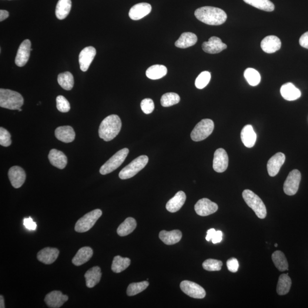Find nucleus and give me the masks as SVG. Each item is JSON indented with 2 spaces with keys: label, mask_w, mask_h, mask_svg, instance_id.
Here are the masks:
<instances>
[{
  "label": "nucleus",
  "mask_w": 308,
  "mask_h": 308,
  "mask_svg": "<svg viewBox=\"0 0 308 308\" xmlns=\"http://www.w3.org/2000/svg\"><path fill=\"white\" fill-rule=\"evenodd\" d=\"M8 176L11 185L15 189L21 187L26 180L25 171L19 166L11 167L9 170Z\"/></svg>",
  "instance_id": "obj_15"
},
{
  "label": "nucleus",
  "mask_w": 308,
  "mask_h": 308,
  "mask_svg": "<svg viewBox=\"0 0 308 308\" xmlns=\"http://www.w3.org/2000/svg\"><path fill=\"white\" fill-rule=\"evenodd\" d=\"M241 139L244 146L248 148L254 146L256 141V134L252 126L248 125L243 127L241 132Z\"/></svg>",
  "instance_id": "obj_28"
},
{
  "label": "nucleus",
  "mask_w": 308,
  "mask_h": 308,
  "mask_svg": "<svg viewBox=\"0 0 308 308\" xmlns=\"http://www.w3.org/2000/svg\"><path fill=\"white\" fill-rule=\"evenodd\" d=\"M223 239V232L221 231H216L215 235L213 236L212 241L213 244L219 243L222 242Z\"/></svg>",
  "instance_id": "obj_50"
},
{
  "label": "nucleus",
  "mask_w": 308,
  "mask_h": 308,
  "mask_svg": "<svg viewBox=\"0 0 308 308\" xmlns=\"http://www.w3.org/2000/svg\"><path fill=\"white\" fill-rule=\"evenodd\" d=\"M229 166V156L223 149H218L214 154L213 169L216 172L222 173L227 169Z\"/></svg>",
  "instance_id": "obj_13"
},
{
  "label": "nucleus",
  "mask_w": 308,
  "mask_h": 308,
  "mask_svg": "<svg viewBox=\"0 0 308 308\" xmlns=\"http://www.w3.org/2000/svg\"><path fill=\"white\" fill-rule=\"evenodd\" d=\"M244 75L247 81L250 86H256L260 83L261 76L260 73L255 69L248 68L244 72Z\"/></svg>",
  "instance_id": "obj_39"
},
{
  "label": "nucleus",
  "mask_w": 308,
  "mask_h": 308,
  "mask_svg": "<svg viewBox=\"0 0 308 308\" xmlns=\"http://www.w3.org/2000/svg\"><path fill=\"white\" fill-rule=\"evenodd\" d=\"M285 160L286 156L282 153H278L271 157L267 163V170L270 176L273 177L277 175Z\"/></svg>",
  "instance_id": "obj_18"
},
{
  "label": "nucleus",
  "mask_w": 308,
  "mask_h": 308,
  "mask_svg": "<svg viewBox=\"0 0 308 308\" xmlns=\"http://www.w3.org/2000/svg\"><path fill=\"white\" fill-rule=\"evenodd\" d=\"M186 200V193L182 191L177 192L172 199H171L166 204V209L169 212L174 213L178 212L185 203Z\"/></svg>",
  "instance_id": "obj_24"
},
{
  "label": "nucleus",
  "mask_w": 308,
  "mask_h": 308,
  "mask_svg": "<svg viewBox=\"0 0 308 308\" xmlns=\"http://www.w3.org/2000/svg\"><path fill=\"white\" fill-rule=\"evenodd\" d=\"M197 38L196 35L191 32L183 33L175 42L177 48L185 49L195 45Z\"/></svg>",
  "instance_id": "obj_30"
},
{
  "label": "nucleus",
  "mask_w": 308,
  "mask_h": 308,
  "mask_svg": "<svg viewBox=\"0 0 308 308\" xmlns=\"http://www.w3.org/2000/svg\"><path fill=\"white\" fill-rule=\"evenodd\" d=\"M292 280L289 274H283L280 276L277 286V293L280 296L285 295L289 292Z\"/></svg>",
  "instance_id": "obj_32"
},
{
  "label": "nucleus",
  "mask_w": 308,
  "mask_h": 308,
  "mask_svg": "<svg viewBox=\"0 0 308 308\" xmlns=\"http://www.w3.org/2000/svg\"><path fill=\"white\" fill-rule=\"evenodd\" d=\"M131 260L127 257L116 256L113 259L112 270L114 272L119 273L123 272L129 267Z\"/></svg>",
  "instance_id": "obj_36"
},
{
  "label": "nucleus",
  "mask_w": 308,
  "mask_h": 308,
  "mask_svg": "<svg viewBox=\"0 0 308 308\" xmlns=\"http://www.w3.org/2000/svg\"><path fill=\"white\" fill-rule=\"evenodd\" d=\"M211 79V73L204 71L200 74L195 81V86L197 89H202L209 84Z\"/></svg>",
  "instance_id": "obj_42"
},
{
  "label": "nucleus",
  "mask_w": 308,
  "mask_h": 308,
  "mask_svg": "<svg viewBox=\"0 0 308 308\" xmlns=\"http://www.w3.org/2000/svg\"><path fill=\"white\" fill-rule=\"evenodd\" d=\"M247 4L266 12H272L274 5L270 0H243Z\"/></svg>",
  "instance_id": "obj_37"
},
{
  "label": "nucleus",
  "mask_w": 308,
  "mask_h": 308,
  "mask_svg": "<svg viewBox=\"0 0 308 308\" xmlns=\"http://www.w3.org/2000/svg\"><path fill=\"white\" fill-rule=\"evenodd\" d=\"M300 45L304 48L308 49V32L301 36L299 40Z\"/></svg>",
  "instance_id": "obj_49"
},
{
  "label": "nucleus",
  "mask_w": 308,
  "mask_h": 308,
  "mask_svg": "<svg viewBox=\"0 0 308 308\" xmlns=\"http://www.w3.org/2000/svg\"><path fill=\"white\" fill-rule=\"evenodd\" d=\"M301 179V173L298 170H293L287 177L284 184V192L287 195H295L299 190Z\"/></svg>",
  "instance_id": "obj_9"
},
{
  "label": "nucleus",
  "mask_w": 308,
  "mask_h": 308,
  "mask_svg": "<svg viewBox=\"0 0 308 308\" xmlns=\"http://www.w3.org/2000/svg\"><path fill=\"white\" fill-rule=\"evenodd\" d=\"M5 307L4 297L1 295L0 296V308H4Z\"/></svg>",
  "instance_id": "obj_53"
},
{
  "label": "nucleus",
  "mask_w": 308,
  "mask_h": 308,
  "mask_svg": "<svg viewBox=\"0 0 308 308\" xmlns=\"http://www.w3.org/2000/svg\"><path fill=\"white\" fill-rule=\"evenodd\" d=\"M242 195L247 205L253 211L257 216L261 219H265L267 214V209L260 197L250 190H244Z\"/></svg>",
  "instance_id": "obj_4"
},
{
  "label": "nucleus",
  "mask_w": 308,
  "mask_h": 308,
  "mask_svg": "<svg viewBox=\"0 0 308 308\" xmlns=\"http://www.w3.org/2000/svg\"><path fill=\"white\" fill-rule=\"evenodd\" d=\"M18 110H19V112H21L22 111V109H19Z\"/></svg>",
  "instance_id": "obj_54"
},
{
  "label": "nucleus",
  "mask_w": 308,
  "mask_h": 308,
  "mask_svg": "<svg viewBox=\"0 0 308 308\" xmlns=\"http://www.w3.org/2000/svg\"><path fill=\"white\" fill-rule=\"evenodd\" d=\"M218 210V206L207 198L200 199L195 205V210L197 215L207 216L216 212Z\"/></svg>",
  "instance_id": "obj_11"
},
{
  "label": "nucleus",
  "mask_w": 308,
  "mask_h": 308,
  "mask_svg": "<svg viewBox=\"0 0 308 308\" xmlns=\"http://www.w3.org/2000/svg\"><path fill=\"white\" fill-rule=\"evenodd\" d=\"M96 49L93 46H88L83 49L79 55L80 69L85 72L89 68L96 55Z\"/></svg>",
  "instance_id": "obj_14"
},
{
  "label": "nucleus",
  "mask_w": 308,
  "mask_h": 308,
  "mask_svg": "<svg viewBox=\"0 0 308 308\" xmlns=\"http://www.w3.org/2000/svg\"><path fill=\"white\" fill-rule=\"evenodd\" d=\"M149 158L146 155H141L123 168L119 174L120 179L125 180L132 178L142 170L148 163Z\"/></svg>",
  "instance_id": "obj_5"
},
{
  "label": "nucleus",
  "mask_w": 308,
  "mask_h": 308,
  "mask_svg": "<svg viewBox=\"0 0 308 308\" xmlns=\"http://www.w3.org/2000/svg\"><path fill=\"white\" fill-rule=\"evenodd\" d=\"M129 153L128 149H123L119 151L110 158L104 165L100 167L99 172L102 175H106L112 173L114 171L118 169L120 166L125 161L127 155Z\"/></svg>",
  "instance_id": "obj_8"
},
{
  "label": "nucleus",
  "mask_w": 308,
  "mask_h": 308,
  "mask_svg": "<svg viewBox=\"0 0 308 308\" xmlns=\"http://www.w3.org/2000/svg\"><path fill=\"white\" fill-rule=\"evenodd\" d=\"M152 5L148 3H139V4L134 5L130 9L129 15L130 19L136 21V20L142 19L148 15L152 11Z\"/></svg>",
  "instance_id": "obj_19"
},
{
  "label": "nucleus",
  "mask_w": 308,
  "mask_h": 308,
  "mask_svg": "<svg viewBox=\"0 0 308 308\" xmlns=\"http://www.w3.org/2000/svg\"><path fill=\"white\" fill-rule=\"evenodd\" d=\"M24 102L21 94L9 89H0V106L9 110H19Z\"/></svg>",
  "instance_id": "obj_3"
},
{
  "label": "nucleus",
  "mask_w": 308,
  "mask_h": 308,
  "mask_svg": "<svg viewBox=\"0 0 308 308\" xmlns=\"http://www.w3.org/2000/svg\"><path fill=\"white\" fill-rule=\"evenodd\" d=\"M48 158L50 163L53 166L59 169H63L68 163V159L64 153L56 149L50 151Z\"/></svg>",
  "instance_id": "obj_21"
},
{
  "label": "nucleus",
  "mask_w": 308,
  "mask_h": 308,
  "mask_svg": "<svg viewBox=\"0 0 308 308\" xmlns=\"http://www.w3.org/2000/svg\"><path fill=\"white\" fill-rule=\"evenodd\" d=\"M59 250L56 248L46 247L39 251L38 259L45 264H51L55 262L59 255Z\"/></svg>",
  "instance_id": "obj_20"
},
{
  "label": "nucleus",
  "mask_w": 308,
  "mask_h": 308,
  "mask_svg": "<svg viewBox=\"0 0 308 308\" xmlns=\"http://www.w3.org/2000/svg\"><path fill=\"white\" fill-rule=\"evenodd\" d=\"M68 299V296L63 294L61 291L54 290L47 294L44 300L48 307L58 308L61 307Z\"/></svg>",
  "instance_id": "obj_17"
},
{
  "label": "nucleus",
  "mask_w": 308,
  "mask_h": 308,
  "mask_svg": "<svg viewBox=\"0 0 308 308\" xmlns=\"http://www.w3.org/2000/svg\"><path fill=\"white\" fill-rule=\"evenodd\" d=\"M280 39L275 36H269L264 38L261 42V48L264 52L273 53L281 48Z\"/></svg>",
  "instance_id": "obj_22"
},
{
  "label": "nucleus",
  "mask_w": 308,
  "mask_h": 308,
  "mask_svg": "<svg viewBox=\"0 0 308 308\" xmlns=\"http://www.w3.org/2000/svg\"><path fill=\"white\" fill-rule=\"evenodd\" d=\"M102 215V211L99 209H96L86 213L77 221L75 226V231L79 233L87 232L95 225L96 221Z\"/></svg>",
  "instance_id": "obj_7"
},
{
  "label": "nucleus",
  "mask_w": 308,
  "mask_h": 308,
  "mask_svg": "<svg viewBox=\"0 0 308 308\" xmlns=\"http://www.w3.org/2000/svg\"><path fill=\"white\" fill-rule=\"evenodd\" d=\"M72 9L71 0H59L56 6V15L60 20L64 19Z\"/></svg>",
  "instance_id": "obj_31"
},
{
  "label": "nucleus",
  "mask_w": 308,
  "mask_h": 308,
  "mask_svg": "<svg viewBox=\"0 0 308 308\" xmlns=\"http://www.w3.org/2000/svg\"><path fill=\"white\" fill-rule=\"evenodd\" d=\"M274 246H275V247H277L278 246V244H275V245H274Z\"/></svg>",
  "instance_id": "obj_55"
},
{
  "label": "nucleus",
  "mask_w": 308,
  "mask_h": 308,
  "mask_svg": "<svg viewBox=\"0 0 308 308\" xmlns=\"http://www.w3.org/2000/svg\"><path fill=\"white\" fill-rule=\"evenodd\" d=\"M122 127V122L119 116L110 115L102 120L98 130L100 138L106 142L110 141L118 135Z\"/></svg>",
  "instance_id": "obj_2"
},
{
  "label": "nucleus",
  "mask_w": 308,
  "mask_h": 308,
  "mask_svg": "<svg viewBox=\"0 0 308 308\" xmlns=\"http://www.w3.org/2000/svg\"><path fill=\"white\" fill-rule=\"evenodd\" d=\"M222 262L218 260L209 259L203 263V269L208 271H219L222 269Z\"/></svg>",
  "instance_id": "obj_43"
},
{
  "label": "nucleus",
  "mask_w": 308,
  "mask_h": 308,
  "mask_svg": "<svg viewBox=\"0 0 308 308\" xmlns=\"http://www.w3.org/2000/svg\"><path fill=\"white\" fill-rule=\"evenodd\" d=\"M272 259L277 269L281 272L289 270V263L285 254L280 250H276L272 255Z\"/></svg>",
  "instance_id": "obj_35"
},
{
  "label": "nucleus",
  "mask_w": 308,
  "mask_h": 308,
  "mask_svg": "<svg viewBox=\"0 0 308 308\" xmlns=\"http://www.w3.org/2000/svg\"><path fill=\"white\" fill-rule=\"evenodd\" d=\"M167 73V69L165 66L154 65L147 70L146 75L149 79L156 80L163 78Z\"/></svg>",
  "instance_id": "obj_34"
},
{
  "label": "nucleus",
  "mask_w": 308,
  "mask_h": 308,
  "mask_svg": "<svg viewBox=\"0 0 308 308\" xmlns=\"http://www.w3.org/2000/svg\"><path fill=\"white\" fill-rule=\"evenodd\" d=\"M140 107H141L143 112L146 115H149V114L152 113L155 109L154 101L150 98L142 100L141 103H140Z\"/></svg>",
  "instance_id": "obj_46"
},
{
  "label": "nucleus",
  "mask_w": 308,
  "mask_h": 308,
  "mask_svg": "<svg viewBox=\"0 0 308 308\" xmlns=\"http://www.w3.org/2000/svg\"><path fill=\"white\" fill-rule=\"evenodd\" d=\"M31 52V42L25 39L19 45L15 59V63L19 67H23L29 61Z\"/></svg>",
  "instance_id": "obj_12"
},
{
  "label": "nucleus",
  "mask_w": 308,
  "mask_h": 308,
  "mask_svg": "<svg viewBox=\"0 0 308 308\" xmlns=\"http://www.w3.org/2000/svg\"><path fill=\"white\" fill-rule=\"evenodd\" d=\"M214 123L212 119H202L194 127L191 138L195 142L202 141L212 135Z\"/></svg>",
  "instance_id": "obj_6"
},
{
  "label": "nucleus",
  "mask_w": 308,
  "mask_h": 308,
  "mask_svg": "<svg viewBox=\"0 0 308 308\" xmlns=\"http://www.w3.org/2000/svg\"><path fill=\"white\" fill-rule=\"evenodd\" d=\"M23 225L29 230L35 231L37 228V224L33 222L31 217L23 220Z\"/></svg>",
  "instance_id": "obj_48"
},
{
  "label": "nucleus",
  "mask_w": 308,
  "mask_h": 308,
  "mask_svg": "<svg viewBox=\"0 0 308 308\" xmlns=\"http://www.w3.org/2000/svg\"><path fill=\"white\" fill-rule=\"evenodd\" d=\"M216 232V231L213 229H212L207 231V234L206 237V240L208 241V242H210V241L212 240L213 238V236L215 235Z\"/></svg>",
  "instance_id": "obj_51"
},
{
  "label": "nucleus",
  "mask_w": 308,
  "mask_h": 308,
  "mask_svg": "<svg viewBox=\"0 0 308 308\" xmlns=\"http://www.w3.org/2000/svg\"><path fill=\"white\" fill-rule=\"evenodd\" d=\"M159 238L167 245H173L180 242L182 237L181 231L177 230L172 231H162L159 233Z\"/></svg>",
  "instance_id": "obj_26"
},
{
  "label": "nucleus",
  "mask_w": 308,
  "mask_h": 308,
  "mask_svg": "<svg viewBox=\"0 0 308 308\" xmlns=\"http://www.w3.org/2000/svg\"><path fill=\"white\" fill-rule=\"evenodd\" d=\"M55 135L60 141L64 143L72 142L76 138V133L72 127L60 126L56 129Z\"/></svg>",
  "instance_id": "obj_23"
},
{
  "label": "nucleus",
  "mask_w": 308,
  "mask_h": 308,
  "mask_svg": "<svg viewBox=\"0 0 308 308\" xmlns=\"http://www.w3.org/2000/svg\"><path fill=\"white\" fill-rule=\"evenodd\" d=\"M180 98L177 94L175 93H167L163 95L160 99V103L163 107H170L177 104L180 102Z\"/></svg>",
  "instance_id": "obj_41"
},
{
  "label": "nucleus",
  "mask_w": 308,
  "mask_h": 308,
  "mask_svg": "<svg viewBox=\"0 0 308 308\" xmlns=\"http://www.w3.org/2000/svg\"><path fill=\"white\" fill-rule=\"evenodd\" d=\"M93 250L91 248L84 247L79 249L72 259L74 265L80 266L83 265L92 258Z\"/></svg>",
  "instance_id": "obj_29"
},
{
  "label": "nucleus",
  "mask_w": 308,
  "mask_h": 308,
  "mask_svg": "<svg viewBox=\"0 0 308 308\" xmlns=\"http://www.w3.org/2000/svg\"><path fill=\"white\" fill-rule=\"evenodd\" d=\"M57 108L60 112L68 113L70 110V105L68 100L65 97L62 96H59L57 97Z\"/></svg>",
  "instance_id": "obj_44"
},
{
  "label": "nucleus",
  "mask_w": 308,
  "mask_h": 308,
  "mask_svg": "<svg viewBox=\"0 0 308 308\" xmlns=\"http://www.w3.org/2000/svg\"><path fill=\"white\" fill-rule=\"evenodd\" d=\"M101 270L98 266L94 267L89 270L85 274L86 286L89 289L95 287L99 283L101 279Z\"/></svg>",
  "instance_id": "obj_27"
},
{
  "label": "nucleus",
  "mask_w": 308,
  "mask_h": 308,
  "mask_svg": "<svg viewBox=\"0 0 308 308\" xmlns=\"http://www.w3.org/2000/svg\"><path fill=\"white\" fill-rule=\"evenodd\" d=\"M12 144L11 135L7 130L0 127V145L4 147H9Z\"/></svg>",
  "instance_id": "obj_45"
},
{
  "label": "nucleus",
  "mask_w": 308,
  "mask_h": 308,
  "mask_svg": "<svg viewBox=\"0 0 308 308\" xmlns=\"http://www.w3.org/2000/svg\"><path fill=\"white\" fill-rule=\"evenodd\" d=\"M227 48V45L220 38L214 36L211 38L209 41L203 42L202 45L203 51L209 54H217Z\"/></svg>",
  "instance_id": "obj_16"
},
{
  "label": "nucleus",
  "mask_w": 308,
  "mask_h": 308,
  "mask_svg": "<svg viewBox=\"0 0 308 308\" xmlns=\"http://www.w3.org/2000/svg\"><path fill=\"white\" fill-rule=\"evenodd\" d=\"M180 289L184 293L194 299H202L206 295V290L203 287L192 281H183L180 285Z\"/></svg>",
  "instance_id": "obj_10"
},
{
  "label": "nucleus",
  "mask_w": 308,
  "mask_h": 308,
  "mask_svg": "<svg viewBox=\"0 0 308 308\" xmlns=\"http://www.w3.org/2000/svg\"><path fill=\"white\" fill-rule=\"evenodd\" d=\"M196 19L206 24L220 25L226 21V13L218 8L213 6H203L195 12Z\"/></svg>",
  "instance_id": "obj_1"
},
{
  "label": "nucleus",
  "mask_w": 308,
  "mask_h": 308,
  "mask_svg": "<svg viewBox=\"0 0 308 308\" xmlns=\"http://www.w3.org/2000/svg\"><path fill=\"white\" fill-rule=\"evenodd\" d=\"M149 286L148 281H142L140 283H134L130 284L127 289V294L129 296L136 295L138 293L143 292Z\"/></svg>",
  "instance_id": "obj_40"
},
{
  "label": "nucleus",
  "mask_w": 308,
  "mask_h": 308,
  "mask_svg": "<svg viewBox=\"0 0 308 308\" xmlns=\"http://www.w3.org/2000/svg\"><path fill=\"white\" fill-rule=\"evenodd\" d=\"M136 227V220L133 217H128L122 224H120L117 229V233L120 236H126L132 233Z\"/></svg>",
  "instance_id": "obj_33"
},
{
  "label": "nucleus",
  "mask_w": 308,
  "mask_h": 308,
  "mask_svg": "<svg viewBox=\"0 0 308 308\" xmlns=\"http://www.w3.org/2000/svg\"><path fill=\"white\" fill-rule=\"evenodd\" d=\"M227 266L228 270H229L230 272L236 273L237 272V270H238L239 267L238 261H237L235 257H232V258H230L227 260Z\"/></svg>",
  "instance_id": "obj_47"
},
{
  "label": "nucleus",
  "mask_w": 308,
  "mask_h": 308,
  "mask_svg": "<svg viewBox=\"0 0 308 308\" xmlns=\"http://www.w3.org/2000/svg\"><path fill=\"white\" fill-rule=\"evenodd\" d=\"M58 82L63 89L71 90L75 84V80L71 73L66 72L59 74L58 76Z\"/></svg>",
  "instance_id": "obj_38"
},
{
  "label": "nucleus",
  "mask_w": 308,
  "mask_h": 308,
  "mask_svg": "<svg viewBox=\"0 0 308 308\" xmlns=\"http://www.w3.org/2000/svg\"><path fill=\"white\" fill-rule=\"evenodd\" d=\"M280 93L283 98L289 101L299 99L301 96L300 90L292 83H287L281 86Z\"/></svg>",
  "instance_id": "obj_25"
},
{
  "label": "nucleus",
  "mask_w": 308,
  "mask_h": 308,
  "mask_svg": "<svg viewBox=\"0 0 308 308\" xmlns=\"http://www.w3.org/2000/svg\"><path fill=\"white\" fill-rule=\"evenodd\" d=\"M9 16V12L4 10L0 11V21H4L5 19L8 18Z\"/></svg>",
  "instance_id": "obj_52"
}]
</instances>
